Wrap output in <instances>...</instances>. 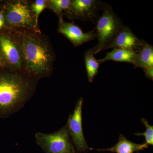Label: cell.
I'll list each match as a JSON object with an SVG mask.
<instances>
[{
    "label": "cell",
    "mask_w": 153,
    "mask_h": 153,
    "mask_svg": "<svg viewBox=\"0 0 153 153\" xmlns=\"http://www.w3.org/2000/svg\"><path fill=\"white\" fill-rule=\"evenodd\" d=\"M11 30L16 35L22 51L23 72L38 80L50 76L56 55L48 37L41 32Z\"/></svg>",
    "instance_id": "obj_1"
},
{
    "label": "cell",
    "mask_w": 153,
    "mask_h": 153,
    "mask_svg": "<svg viewBox=\"0 0 153 153\" xmlns=\"http://www.w3.org/2000/svg\"><path fill=\"white\" fill-rule=\"evenodd\" d=\"M38 81L23 71L0 69V112L10 114L22 108L35 93Z\"/></svg>",
    "instance_id": "obj_2"
},
{
    "label": "cell",
    "mask_w": 153,
    "mask_h": 153,
    "mask_svg": "<svg viewBox=\"0 0 153 153\" xmlns=\"http://www.w3.org/2000/svg\"><path fill=\"white\" fill-rule=\"evenodd\" d=\"M0 10L4 18L6 28L41 32L33 13L31 1H1Z\"/></svg>",
    "instance_id": "obj_3"
},
{
    "label": "cell",
    "mask_w": 153,
    "mask_h": 153,
    "mask_svg": "<svg viewBox=\"0 0 153 153\" xmlns=\"http://www.w3.org/2000/svg\"><path fill=\"white\" fill-rule=\"evenodd\" d=\"M102 10V13L97 20L95 28L96 36L98 40L97 44L94 47L95 55L106 49L124 26L111 7L105 4Z\"/></svg>",
    "instance_id": "obj_4"
},
{
    "label": "cell",
    "mask_w": 153,
    "mask_h": 153,
    "mask_svg": "<svg viewBox=\"0 0 153 153\" xmlns=\"http://www.w3.org/2000/svg\"><path fill=\"white\" fill-rule=\"evenodd\" d=\"M0 52L5 68L23 71L22 51L13 31L5 28L0 31Z\"/></svg>",
    "instance_id": "obj_5"
},
{
    "label": "cell",
    "mask_w": 153,
    "mask_h": 153,
    "mask_svg": "<svg viewBox=\"0 0 153 153\" xmlns=\"http://www.w3.org/2000/svg\"><path fill=\"white\" fill-rule=\"evenodd\" d=\"M35 138L45 153H75L66 125L53 133H37Z\"/></svg>",
    "instance_id": "obj_6"
},
{
    "label": "cell",
    "mask_w": 153,
    "mask_h": 153,
    "mask_svg": "<svg viewBox=\"0 0 153 153\" xmlns=\"http://www.w3.org/2000/svg\"><path fill=\"white\" fill-rule=\"evenodd\" d=\"M83 99L79 98L76 102L72 114L69 115L66 124L72 143L78 153L85 152L88 147L84 137L82 127V105Z\"/></svg>",
    "instance_id": "obj_7"
},
{
    "label": "cell",
    "mask_w": 153,
    "mask_h": 153,
    "mask_svg": "<svg viewBox=\"0 0 153 153\" xmlns=\"http://www.w3.org/2000/svg\"><path fill=\"white\" fill-rule=\"evenodd\" d=\"M105 5L96 0H71L69 8L64 16L69 19L93 22Z\"/></svg>",
    "instance_id": "obj_8"
},
{
    "label": "cell",
    "mask_w": 153,
    "mask_h": 153,
    "mask_svg": "<svg viewBox=\"0 0 153 153\" xmlns=\"http://www.w3.org/2000/svg\"><path fill=\"white\" fill-rule=\"evenodd\" d=\"M58 18V33L63 35L75 47L94 40L96 38L95 29L88 33H84L79 26L75 25L74 21L71 23L65 22L63 17Z\"/></svg>",
    "instance_id": "obj_9"
},
{
    "label": "cell",
    "mask_w": 153,
    "mask_h": 153,
    "mask_svg": "<svg viewBox=\"0 0 153 153\" xmlns=\"http://www.w3.org/2000/svg\"><path fill=\"white\" fill-rule=\"evenodd\" d=\"M145 42L143 40L137 37L128 27L123 26L106 47V49L120 48L137 52L143 46Z\"/></svg>",
    "instance_id": "obj_10"
},
{
    "label": "cell",
    "mask_w": 153,
    "mask_h": 153,
    "mask_svg": "<svg viewBox=\"0 0 153 153\" xmlns=\"http://www.w3.org/2000/svg\"><path fill=\"white\" fill-rule=\"evenodd\" d=\"M148 148V145L145 143L142 144L135 143L127 139L124 136L120 134L118 142L114 146L109 149L94 150L97 151H108L116 153H134Z\"/></svg>",
    "instance_id": "obj_11"
},
{
    "label": "cell",
    "mask_w": 153,
    "mask_h": 153,
    "mask_svg": "<svg viewBox=\"0 0 153 153\" xmlns=\"http://www.w3.org/2000/svg\"><path fill=\"white\" fill-rule=\"evenodd\" d=\"M135 68L143 70L153 68V47L145 42L143 46L137 52L134 61Z\"/></svg>",
    "instance_id": "obj_12"
},
{
    "label": "cell",
    "mask_w": 153,
    "mask_h": 153,
    "mask_svg": "<svg viewBox=\"0 0 153 153\" xmlns=\"http://www.w3.org/2000/svg\"><path fill=\"white\" fill-rule=\"evenodd\" d=\"M137 52L128 49L114 48L112 51L106 53V55L102 59L98 61L100 64L108 60L116 62H126L134 64Z\"/></svg>",
    "instance_id": "obj_13"
},
{
    "label": "cell",
    "mask_w": 153,
    "mask_h": 153,
    "mask_svg": "<svg viewBox=\"0 0 153 153\" xmlns=\"http://www.w3.org/2000/svg\"><path fill=\"white\" fill-rule=\"evenodd\" d=\"M94 47L88 49L84 53V59L88 81L93 82L94 77L98 73L100 63L94 57Z\"/></svg>",
    "instance_id": "obj_14"
},
{
    "label": "cell",
    "mask_w": 153,
    "mask_h": 153,
    "mask_svg": "<svg viewBox=\"0 0 153 153\" xmlns=\"http://www.w3.org/2000/svg\"><path fill=\"white\" fill-rule=\"evenodd\" d=\"M71 0H47V9L55 13L58 18L63 17L69 8Z\"/></svg>",
    "instance_id": "obj_15"
},
{
    "label": "cell",
    "mask_w": 153,
    "mask_h": 153,
    "mask_svg": "<svg viewBox=\"0 0 153 153\" xmlns=\"http://www.w3.org/2000/svg\"><path fill=\"white\" fill-rule=\"evenodd\" d=\"M142 123L146 127V131L144 133H137L134 134L135 136H144L145 137L146 140V144L153 145V126H152L150 125L149 123L148 120L144 118L141 119Z\"/></svg>",
    "instance_id": "obj_16"
},
{
    "label": "cell",
    "mask_w": 153,
    "mask_h": 153,
    "mask_svg": "<svg viewBox=\"0 0 153 153\" xmlns=\"http://www.w3.org/2000/svg\"><path fill=\"white\" fill-rule=\"evenodd\" d=\"M31 7L36 22L38 23L39 16L47 8V0L31 1Z\"/></svg>",
    "instance_id": "obj_17"
},
{
    "label": "cell",
    "mask_w": 153,
    "mask_h": 153,
    "mask_svg": "<svg viewBox=\"0 0 153 153\" xmlns=\"http://www.w3.org/2000/svg\"><path fill=\"white\" fill-rule=\"evenodd\" d=\"M145 76L149 79L153 80V68H148L143 70Z\"/></svg>",
    "instance_id": "obj_18"
},
{
    "label": "cell",
    "mask_w": 153,
    "mask_h": 153,
    "mask_svg": "<svg viewBox=\"0 0 153 153\" xmlns=\"http://www.w3.org/2000/svg\"><path fill=\"white\" fill-rule=\"evenodd\" d=\"M6 28L4 18L2 13L0 10V31H2Z\"/></svg>",
    "instance_id": "obj_19"
},
{
    "label": "cell",
    "mask_w": 153,
    "mask_h": 153,
    "mask_svg": "<svg viewBox=\"0 0 153 153\" xmlns=\"http://www.w3.org/2000/svg\"><path fill=\"white\" fill-rule=\"evenodd\" d=\"M3 68H5V67L4 60H3L1 55V52H0V69Z\"/></svg>",
    "instance_id": "obj_20"
},
{
    "label": "cell",
    "mask_w": 153,
    "mask_h": 153,
    "mask_svg": "<svg viewBox=\"0 0 153 153\" xmlns=\"http://www.w3.org/2000/svg\"><path fill=\"white\" fill-rule=\"evenodd\" d=\"M1 1H0V3H1Z\"/></svg>",
    "instance_id": "obj_21"
}]
</instances>
